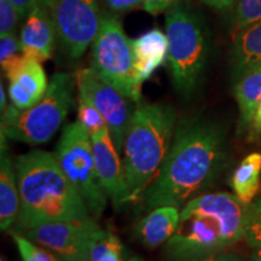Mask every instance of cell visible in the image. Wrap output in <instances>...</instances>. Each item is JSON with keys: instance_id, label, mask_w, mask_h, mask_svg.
Listing matches in <instances>:
<instances>
[{"instance_id": "cell-1", "label": "cell", "mask_w": 261, "mask_h": 261, "mask_svg": "<svg viewBox=\"0 0 261 261\" xmlns=\"http://www.w3.org/2000/svg\"><path fill=\"white\" fill-rule=\"evenodd\" d=\"M225 139L217 123L201 117L178 121L167 159L142 196L146 211L181 208L208 188L223 166Z\"/></svg>"}, {"instance_id": "cell-2", "label": "cell", "mask_w": 261, "mask_h": 261, "mask_svg": "<svg viewBox=\"0 0 261 261\" xmlns=\"http://www.w3.org/2000/svg\"><path fill=\"white\" fill-rule=\"evenodd\" d=\"M247 205L230 192L196 196L180 210L177 231L165 244L167 260L190 261L240 242Z\"/></svg>"}, {"instance_id": "cell-3", "label": "cell", "mask_w": 261, "mask_h": 261, "mask_svg": "<svg viewBox=\"0 0 261 261\" xmlns=\"http://www.w3.org/2000/svg\"><path fill=\"white\" fill-rule=\"evenodd\" d=\"M19 191L17 227L25 231L54 221L87 220L86 204L64 175L55 154L33 150L15 161Z\"/></svg>"}, {"instance_id": "cell-4", "label": "cell", "mask_w": 261, "mask_h": 261, "mask_svg": "<svg viewBox=\"0 0 261 261\" xmlns=\"http://www.w3.org/2000/svg\"><path fill=\"white\" fill-rule=\"evenodd\" d=\"M178 125L174 108L138 103L123 144V172L129 203L142 198L167 159Z\"/></svg>"}, {"instance_id": "cell-5", "label": "cell", "mask_w": 261, "mask_h": 261, "mask_svg": "<svg viewBox=\"0 0 261 261\" xmlns=\"http://www.w3.org/2000/svg\"><path fill=\"white\" fill-rule=\"evenodd\" d=\"M166 34L173 84L190 98L200 87L210 52L204 22L190 3L179 0L166 11Z\"/></svg>"}, {"instance_id": "cell-6", "label": "cell", "mask_w": 261, "mask_h": 261, "mask_svg": "<svg viewBox=\"0 0 261 261\" xmlns=\"http://www.w3.org/2000/svg\"><path fill=\"white\" fill-rule=\"evenodd\" d=\"M55 158L65 177L84 200L91 217L99 219L109 197L98 177L92 140L77 120L62 130Z\"/></svg>"}, {"instance_id": "cell-7", "label": "cell", "mask_w": 261, "mask_h": 261, "mask_svg": "<svg viewBox=\"0 0 261 261\" xmlns=\"http://www.w3.org/2000/svg\"><path fill=\"white\" fill-rule=\"evenodd\" d=\"M76 79L71 74L57 73L52 76L46 93L27 110H21L2 133L10 139L31 145L44 144L54 137L67 119L74 104Z\"/></svg>"}, {"instance_id": "cell-8", "label": "cell", "mask_w": 261, "mask_h": 261, "mask_svg": "<svg viewBox=\"0 0 261 261\" xmlns=\"http://www.w3.org/2000/svg\"><path fill=\"white\" fill-rule=\"evenodd\" d=\"M132 41L127 38L121 22L115 15H103L102 24L92 44L91 69L104 81L140 102V87L136 83L133 69Z\"/></svg>"}, {"instance_id": "cell-9", "label": "cell", "mask_w": 261, "mask_h": 261, "mask_svg": "<svg viewBox=\"0 0 261 261\" xmlns=\"http://www.w3.org/2000/svg\"><path fill=\"white\" fill-rule=\"evenodd\" d=\"M50 8L62 52L71 61L79 60L102 24L98 0H51Z\"/></svg>"}, {"instance_id": "cell-10", "label": "cell", "mask_w": 261, "mask_h": 261, "mask_svg": "<svg viewBox=\"0 0 261 261\" xmlns=\"http://www.w3.org/2000/svg\"><path fill=\"white\" fill-rule=\"evenodd\" d=\"M75 79L79 98L86 100L102 114L114 144L121 154L130 120L138 103L104 81L91 68L80 69Z\"/></svg>"}, {"instance_id": "cell-11", "label": "cell", "mask_w": 261, "mask_h": 261, "mask_svg": "<svg viewBox=\"0 0 261 261\" xmlns=\"http://www.w3.org/2000/svg\"><path fill=\"white\" fill-rule=\"evenodd\" d=\"M98 227L97 220L90 218L41 224L23 231V234L63 261H89L91 238Z\"/></svg>"}, {"instance_id": "cell-12", "label": "cell", "mask_w": 261, "mask_h": 261, "mask_svg": "<svg viewBox=\"0 0 261 261\" xmlns=\"http://www.w3.org/2000/svg\"><path fill=\"white\" fill-rule=\"evenodd\" d=\"M96 168L108 197L115 208L129 203V194L127 188L123 165L120 152L116 149L109 129H103L91 136Z\"/></svg>"}, {"instance_id": "cell-13", "label": "cell", "mask_w": 261, "mask_h": 261, "mask_svg": "<svg viewBox=\"0 0 261 261\" xmlns=\"http://www.w3.org/2000/svg\"><path fill=\"white\" fill-rule=\"evenodd\" d=\"M50 3H42L27 16L19 38L22 55L40 63L51 57L58 40Z\"/></svg>"}, {"instance_id": "cell-14", "label": "cell", "mask_w": 261, "mask_h": 261, "mask_svg": "<svg viewBox=\"0 0 261 261\" xmlns=\"http://www.w3.org/2000/svg\"><path fill=\"white\" fill-rule=\"evenodd\" d=\"M132 48L136 83L142 89L143 83L149 80L155 70L168 60L167 34L159 28L151 29L132 40Z\"/></svg>"}, {"instance_id": "cell-15", "label": "cell", "mask_w": 261, "mask_h": 261, "mask_svg": "<svg viewBox=\"0 0 261 261\" xmlns=\"http://www.w3.org/2000/svg\"><path fill=\"white\" fill-rule=\"evenodd\" d=\"M180 220V208L174 205H162L150 211L137 224L136 234L143 246L148 249H155L168 240L177 231Z\"/></svg>"}, {"instance_id": "cell-16", "label": "cell", "mask_w": 261, "mask_h": 261, "mask_svg": "<svg viewBox=\"0 0 261 261\" xmlns=\"http://www.w3.org/2000/svg\"><path fill=\"white\" fill-rule=\"evenodd\" d=\"M19 212V191L15 162L2 142L0 159V228L6 231L17 220Z\"/></svg>"}, {"instance_id": "cell-17", "label": "cell", "mask_w": 261, "mask_h": 261, "mask_svg": "<svg viewBox=\"0 0 261 261\" xmlns=\"http://www.w3.org/2000/svg\"><path fill=\"white\" fill-rule=\"evenodd\" d=\"M232 61L238 77L248 70L261 67V21L236 33Z\"/></svg>"}, {"instance_id": "cell-18", "label": "cell", "mask_w": 261, "mask_h": 261, "mask_svg": "<svg viewBox=\"0 0 261 261\" xmlns=\"http://www.w3.org/2000/svg\"><path fill=\"white\" fill-rule=\"evenodd\" d=\"M261 154L253 152L243 159L234 169L231 178V188L243 203L249 204L255 200L260 188Z\"/></svg>"}, {"instance_id": "cell-19", "label": "cell", "mask_w": 261, "mask_h": 261, "mask_svg": "<svg viewBox=\"0 0 261 261\" xmlns=\"http://www.w3.org/2000/svg\"><path fill=\"white\" fill-rule=\"evenodd\" d=\"M9 81L14 80L21 85L37 102L46 93L48 84L44 68L40 62L22 56L16 63L5 71Z\"/></svg>"}, {"instance_id": "cell-20", "label": "cell", "mask_w": 261, "mask_h": 261, "mask_svg": "<svg viewBox=\"0 0 261 261\" xmlns=\"http://www.w3.org/2000/svg\"><path fill=\"white\" fill-rule=\"evenodd\" d=\"M234 93L240 108L241 125L248 128L261 99V67L241 75L234 87Z\"/></svg>"}, {"instance_id": "cell-21", "label": "cell", "mask_w": 261, "mask_h": 261, "mask_svg": "<svg viewBox=\"0 0 261 261\" xmlns=\"http://www.w3.org/2000/svg\"><path fill=\"white\" fill-rule=\"evenodd\" d=\"M89 261H123L122 244L119 238L98 227L91 238Z\"/></svg>"}, {"instance_id": "cell-22", "label": "cell", "mask_w": 261, "mask_h": 261, "mask_svg": "<svg viewBox=\"0 0 261 261\" xmlns=\"http://www.w3.org/2000/svg\"><path fill=\"white\" fill-rule=\"evenodd\" d=\"M243 240L252 249H261V197L247 205Z\"/></svg>"}, {"instance_id": "cell-23", "label": "cell", "mask_w": 261, "mask_h": 261, "mask_svg": "<svg viewBox=\"0 0 261 261\" xmlns=\"http://www.w3.org/2000/svg\"><path fill=\"white\" fill-rule=\"evenodd\" d=\"M232 19L236 33L261 21V0H237Z\"/></svg>"}, {"instance_id": "cell-24", "label": "cell", "mask_w": 261, "mask_h": 261, "mask_svg": "<svg viewBox=\"0 0 261 261\" xmlns=\"http://www.w3.org/2000/svg\"><path fill=\"white\" fill-rule=\"evenodd\" d=\"M16 246L23 261H63L60 256L46 248L39 246L27 237L19 233H11Z\"/></svg>"}, {"instance_id": "cell-25", "label": "cell", "mask_w": 261, "mask_h": 261, "mask_svg": "<svg viewBox=\"0 0 261 261\" xmlns=\"http://www.w3.org/2000/svg\"><path fill=\"white\" fill-rule=\"evenodd\" d=\"M77 121L89 132L90 137L96 135L99 130L108 128L102 114L81 98H79V104H77Z\"/></svg>"}, {"instance_id": "cell-26", "label": "cell", "mask_w": 261, "mask_h": 261, "mask_svg": "<svg viewBox=\"0 0 261 261\" xmlns=\"http://www.w3.org/2000/svg\"><path fill=\"white\" fill-rule=\"evenodd\" d=\"M21 56V40L17 39L15 33L0 35V64L3 71L14 64Z\"/></svg>"}, {"instance_id": "cell-27", "label": "cell", "mask_w": 261, "mask_h": 261, "mask_svg": "<svg viewBox=\"0 0 261 261\" xmlns=\"http://www.w3.org/2000/svg\"><path fill=\"white\" fill-rule=\"evenodd\" d=\"M19 18L21 16L11 0H0V35L15 33Z\"/></svg>"}, {"instance_id": "cell-28", "label": "cell", "mask_w": 261, "mask_h": 261, "mask_svg": "<svg viewBox=\"0 0 261 261\" xmlns=\"http://www.w3.org/2000/svg\"><path fill=\"white\" fill-rule=\"evenodd\" d=\"M9 96L11 104H14L19 110H27L38 103L21 85L14 80L10 81L9 84Z\"/></svg>"}, {"instance_id": "cell-29", "label": "cell", "mask_w": 261, "mask_h": 261, "mask_svg": "<svg viewBox=\"0 0 261 261\" xmlns=\"http://www.w3.org/2000/svg\"><path fill=\"white\" fill-rule=\"evenodd\" d=\"M108 9L116 14L132 11V10L143 8L144 0H104Z\"/></svg>"}, {"instance_id": "cell-30", "label": "cell", "mask_w": 261, "mask_h": 261, "mask_svg": "<svg viewBox=\"0 0 261 261\" xmlns=\"http://www.w3.org/2000/svg\"><path fill=\"white\" fill-rule=\"evenodd\" d=\"M179 0H144L143 3V9L145 10L148 14L158 15L163 11H167L172 5Z\"/></svg>"}, {"instance_id": "cell-31", "label": "cell", "mask_w": 261, "mask_h": 261, "mask_svg": "<svg viewBox=\"0 0 261 261\" xmlns=\"http://www.w3.org/2000/svg\"><path fill=\"white\" fill-rule=\"evenodd\" d=\"M51 0H11V3L16 6L21 18L24 16H28L37 6H39L42 3H48Z\"/></svg>"}, {"instance_id": "cell-32", "label": "cell", "mask_w": 261, "mask_h": 261, "mask_svg": "<svg viewBox=\"0 0 261 261\" xmlns=\"http://www.w3.org/2000/svg\"><path fill=\"white\" fill-rule=\"evenodd\" d=\"M249 129V139L256 140L261 137V99L257 103L255 113H254L250 125L248 127Z\"/></svg>"}, {"instance_id": "cell-33", "label": "cell", "mask_w": 261, "mask_h": 261, "mask_svg": "<svg viewBox=\"0 0 261 261\" xmlns=\"http://www.w3.org/2000/svg\"><path fill=\"white\" fill-rule=\"evenodd\" d=\"M190 261H242V260L232 253L219 252V253L211 254V255L197 257V259H192Z\"/></svg>"}, {"instance_id": "cell-34", "label": "cell", "mask_w": 261, "mask_h": 261, "mask_svg": "<svg viewBox=\"0 0 261 261\" xmlns=\"http://www.w3.org/2000/svg\"><path fill=\"white\" fill-rule=\"evenodd\" d=\"M201 2L213 9L224 10L230 8V6L234 3V0H201Z\"/></svg>"}, {"instance_id": "cell-35", "label": "cell", "mask_w": 261, "mask_h": 261, "mask_svg": "<svg viewBox=\"0 0 261 261\" xmlns=\"http://www.w3.org/2000/svg\"><path fill=\"white\" fill-rule=\"evenodd\" d=\"M6 108H8V106H6L5 90H4V86H3V83H2L0 84V112L4 113Z\"/></svg>"}, {"instance_id": "cell-36", "label": "cell", "mask_w": 261, "mask_h": 261, "mask_svg": "<svg viewBox=\"0 0 261 261\" xmlns=\"http://www.w3.org/2000/svg\"><path fill=\"white\" fill-rule=\"evenodd\" d=\"M250 261H261V249H253L250 254Z\"/></svg>"}, {"instance_id": "cell-37", "label": "cell", "mask_w": 261, "mask_h": 261, "mask_svg": "<svg viewBox=\"0 0 261 261\" xmlns=\"http://www.w3.org/2000/svg\"><path fill=\"white\" fill-rule=\"evenodd\" d=\"M128 261H144L142 259V257H138V256H135V257H130Z\"/></svg>"}]
</instances>
